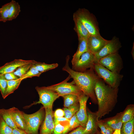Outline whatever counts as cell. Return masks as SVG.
I'll use <instances>...</instances> for the list:
<instances>
[{
    "label": "cell",
    "mask_w": 134,
    "mask_h": 134,
    "mask_svg": "<svg viewBox=\"0 0 134 134\" xmlns=\"http://www.w3.org/2000/svg\"><path fill=\"white\" fill-rule=\"evenodd\" d=\"M64 100V106L68 107L79 103L78 97L73 94H68L62 96Z\"/></svg>",
    "instance_id": "cell-24"
},
{
    "label": "cell",
    "mask_w": 134,
    "mask_h": 134,
    "mask_svg": "<svg viewBox=\"0 0 134 134\" xmlns=\"http://www.w3.org/2000/svg\"><path fill=\"white\" fill-rule=\"evenodd\" d=\"M106 129V134H113L114 131L110 127L108 126L105 123H104Z\"/></svg>",
    "instance_id": "cell-40"
},
{
    "label": "cell",
    "mask_w": 134,
    "mask_h": 134,
    "mask_svg": "<svg viewBox=\"0 0 134 134\" xmlns=\"http://www.w3.org/2000/svg\"><path fill=\"white\" fill-rule=\"evenodd\" d=\"M33 60H25L21 59H15L7 63L0 67V74L14 72L18 67L34 63Z\"/></svg>",
    "instance_id": "cell-15"
},
{
    "label": "cell",
    "mask_w": 134,
    "mask_h": 134,
    "mask_svg": "<svg viewBox=\"0 0 134 134\" xmlns=\"http://www.w3.org/2000/svg\"><path fill=\"white\" fill-rule=\"evenodd\" d=\"M3 75L5 79L7 80H15L19 78L14 75L13 72L6 73Z\"/></svg>",
    "instance_id": "cell-34"
},
{
    "label": "cell",
    "mask_w": 134,
    "mask_h": 134,
    "mask_svg": "<svg viewBox=\"0 0 134 134\" xmlns=\"http://www.w3.org/2000/svg\"><path fill=\"white\" fill-rule=\"evenodd\" d=\"M84 128L80 126L68 134H84Z\"/></svg>",
    "instance_id": "cell-35"
},
{
    "label": "cell",
    "mask_w": 134,
    "mask_h": 134,
    "mask_svg": "<svg viewBox=\"0 0 134 134\" xmlns=\"http://www.w3.org/2000/svg\"></svg>",
    "instance_id": "cell-45"
},
{
    "label": "cell",
    "mask_w": 134,
    "mask_h": 134,
    "mask_svg": "<svg viewBox=\"0 0 134 134\" xmlns=\"http://www.w3.org/2000/svg\"><path fill=\"white\" fill-rule=\"evenodd\" d=\"M13 129L0 116V134H12Z\"/></svg>",
    "instance_id": "cell-32"
},
{
    "label": "cell",
    "mask_w": 134,
    "mask_h": 134,
    "mask_svg": "<svg viewBox=\"0 0 134 134\" xmlns=\"http://www.w3.org/2000/svg\"><path fill=\"white\" fill-rule=\"evenodd\" d=\"M118 90V88H112L101 78H98L95 90L98 105L96 113L98 118L108 114L113 109L117 102Z\"/></svg>",
    "instance_id": "cell-2"
},
{
    "label": "cell",
    "mask_w": 134,
    "mask_h": 134,
    "mask_svg": "<svg viewBox=\"0 0 134 134\" xmlns=\"http://www.w3.org/2000/svg\"><path fill=\"white\" fill-rule=\"evenodd\" d=\"M121 47L118 38L113 37L99 51L94 54L95 63H98L101 58L118 52Z\"/></svg>",
    "instance_id": "cell-11"
},
{
    "label": "cell",
    "mask_w": 134,
    "mask_h": 134,
    "mask_svg": "<svg viewBox=\"0 0 134 134\" xmlns=\"http://www.w3.org/2000/svg\"><path fill=\"white\" fill-rule=\"evenodd\" d=\"M97 125L100 130V133L101 134H106L105 128L104 123L98 121Z\"/></svg>",
    "instance_id": "cell-37"
},
{
    "label": "cell",
    "mask_w": 134,
    "mask_h": 134,
    "mask_svg": "<svg viewBox=\"0 0 134 134\" xmlns=\"http://www.w3.org/2000/svg\"><path fill=\"white\" fill-rule=\"evenodd\" d=\"M80 126L79 122L76 117V114H75L70 119L68 126L67 129L62 134H66L69 131Z\"/></svg>",
    "instance_id": "cell-30"
},
{
    "label": "cell",
    "mask_w": 134,
    "mask_h": 134,
    "mask_svg": "<svg viewBox=\"0 0 134 134\" xmlns=\"http://www.w3.org/2000/svg\"><path fill=\"white\" fill-rule=\"evenodd\" d=\"M22 80L19 78L15 80H7V88L3 99H5L9 95L13 93L18 88Z\"/></svg>",
    "instance_id": "cell-21"
},
{
    "label": "cell",
    "mask_w": 134,
    "mask_h": 134,
    "mask_svg": "<svg viewBox=\"0 0 134 134\" xmlns=\"http://www.w3.org/2000/svg\"><path fill=\"white\" fill-rule=\"evenodd\" d=\"M131 54L132 55V56L133 57V59H134V45H133V47L132 51L131 52Z\"/></svg>",
    "instance_id": "cell-42"
},
{
    "label": "cell",
    "mask_w": 134,
    "mask_h": 134,
    "mask_svg": "<svg viewBox=\"0 0 134 134\" xmlns=\"http://www.w3.org/2000/svg\"><path fill=\"white\" fill-rule=\"evenodd\" d=\"M34 65L35 68L42 73L55 68L58 66V64L57 63L48 64L36 61Z\"/></svg>",
    "instance_id": "cell-22"
},
{
    "label": "cell",
    "mask_w": 134,
    "mask_h": 134,
    "mask_svg": "<svg viewBox=\"0 0 134 134\" xmlns=\"http://www.w3.org/2000/svg\"><path fill=\"white\" fill-rule=\"evenodd\" d=\"M54 117L57 118L63 117L64 116V113L63 110L61 109H56L54 114Z\"/></svg>",
    "instance_id": "cell-36"
},
{
    "label": "cell",
    "mask_w": 134,
    "mask_h": 134,
    "mask_svg": "<svg viewBox=\"0 0 134 134\" xmlns=\"http://www.w3.org/2000/svg\"><path fill=\"white\" fill-rule=\"evenodd\" d=\"M78 40V47L76 52L73 56L71 61L72 65L76 63L83 53L88 50L87 39H81Z\"/></svg>",
    "instance_id": "cell-19"
},
{
    "label": "cell",
    "mask_w": 134,
    "mask_h": 134,
    "mask_svg": "<svg viewBox=\"0 0 134 134\" xmlns=\"http://www.w3.org/2000/svg\"><path fill=\"white\" fill-rule=\"evenodd\" d=\"M134 108L133 105H130L122 113V121L123 123L130 121L134 119Z\"/></svg>",
    "instance_id": "cell-25"
},
{
    "label": "cell",
    "mask_w": 134,
    "mask_h": 134,
    "mask_svg": "<svg viewBox=\"0 0 134 134\" xmlns=\"http://www.w3.org/2000/svg\"><path fill=\"white\" fill-rule=\"evenodd\" d=\"M44 110L43 107L36 112L31 114L22 111L26 123V132L28 134H38L39 128L44 117Z\"/></svg>",
    "instance_id": "cell-6"
},
{
    "label": "cell",
    "mask_w": 134,
    "mask_h": 134,
    "mask_svg": "<svg viewBox=\"0 0 134 134\" xmlns=\"http://www.w3.org/2000/svg\"><path fill=\"white\" fill-rule=\"evenodd\" d=\"M113 134H121L120 130L116 129L113 133Z\"/></svg>",
    "instance_id": "cell-41"
},
{
    "label": "cell",
    "mask_w": 134,
    "mask_h": 134,
    "mask_svg": "<svg viewBox=\"0 0 134 134\" xmlns=\"http://www.w3.org/2000/svg\"><path fill=\"white\" fill-rule=\"evenodd\" d=\"M34 64L27 73L20 78L22 80L28 78H32L35 76L39 77L42 73L35 68L34 65Z\"/></svg>",
    "instance_id": "cell-31"
},
{
    "label": "cell",
    "mask_w": 134,
    "mask_h": 134,
    "mask_svg": "<svg viewBox=\"0 0 134 134\" xmlns=\"http://www.w3.org/2000/svg\"><path fill=\"white\" fill-rule=\"evenodd\" d=\"M73 14L81 21L91 35L100 34L97 20L88 10L85 8H79Z\"/></svg>",
    "instance_id": "cell-3"
},
{
    "label": "cell",
    "mask_w": 134,
    "mask_h": 134,
    "mask_svg": "<svg viewBox=\"0 0 134 134\" xmlns=\"http://www.w3.org/2000/svg\"><path fill=\"white\" fill-rule=\"evenodd\" d=\"M99 64L115 73L120 74L123 67L122 58L117 52L100 59Z\"/></svg>",
    "instance_id": "cell-7"
},
{
    "label": "cell",
    "mask_w": 134,
    "mask_h": 134,
    "mask_svg": "<svg viewBox=\"0 0 134 134\" xmlns=\"http://www.w3.org/2000/svg\"><path fill=\"white\" fill-rule=\"evenodd\" d=\"M94 134H101V133L98 131Z\"/></svg>",
    "instance_id": "cell-43"
},
{
    "label": "cell",
    "mask_w": 134,
    "mask_h": 134,
    "mask_svg": "<svg viewBox=\"0 0 134 134\" xmlns=\"http://www.w3.org/2000/svg\"><path fill=\"white\" fill-rule=\"evenodd\" d=\"M34 63L26 64L18 67L14 72V75L21 78L29 70Z\"/></svg>",
    "instance_id": "cell-28"
},
{
    "label": "cell",
    "mask_w": 134,
    "mask_h": 134,
    "mask_svg": "<svg viewBox=\"0 0 134 134\" xmlns=\"http://www.w3.org/2000/svg\"><path fill=\"white\" fill-rule=\"evenodd\" d=\"M44 109L45 118L41 127L40 134H52L55 126L52 107L45 108Z\"/></svg>",
    "instance_id": "cell-14"
},
{
    "label": "cell",
    "mask_w": 134,
    "mask_h": 134,
    "mask_svg": "<svg viewBox=\"0 0 134 134\" xmlns=\"http://www.w3.org/2000/svg\"><path fill=\"white\" fill-rule=\"evenodd\" d=\"M79 108V103L68 107H64L63 110L64 117L70 120L78 111Z\"/></svg>",
    "instance_id": "cell-27"
},
{
    "label": "cell",
    "mask_w": 134,
    "mask_h": 134,
    "mask_svg": "<svg viewBox=\"0 0 134 134\" xmlns=\"http://www.w3.org/2000/svg\"><path fill=\"white\" fill-rule=\"evenodd\" d=\"M89 98L84 94L78 97L79 108L78 111L76 113L80 126L84 128L88 118L86 104Z\"/></svg>",
    "instance_id": "cell-13"
},
{
    "label": "cell",
    "mask_w": 134,
    "mask_h": 134,
    "mask_svg": "<svg viewBox=\"0 0 134 134\" xmlns=\"http://www.w3.org/2000/svg\"><path fill=\"white\" fill-rule=\"evenodd\" d=\"M12 107L9 109H0V116L6 123L12 129L17 128L13 120L12 113Z\"/></svg>",
    "instance_id": "cell-20"
},
{
    "label": "cell",
    "mask_w": 134,
    "mask_h": 134,
    "mask_svg": "<svg viewBox=\"0 0 134 134\" xmlns=\"http://www.w3.org/2000/svg\"><path fill=\"white\" fill-rule=\"evenodd\" d=\"M54 121L55 125L61 122L69 121V120L63 117L57 118H54Z\"/></svg>",
    "instance_id": "cell-38"
},
{
    "label": "cell",
    "mask_w": 134,
    "mask_h": 134,
    "mask_svg": "<svg viewBox=\"0 0 134 134\" xmlns=\"http://www.w3.org/2000/svg\"><path fill=\"white\" fill-rule=\"evenodd\" d=\"M120 131L121 134H134V119L123 123Z\"/></svg>",
    "instance_id": "cell-26"
},
{
    "label": "cell",
    "mask_w": 134,
    "mask_h": 134,
    "mask_svg": "<svg viewBox=\"0 0 134 134\" xmlns=\"http://www.w3.org/2000/svg\"><path fill=\"white\" fill-rule=\"evenodd\" d=\"M35 89L39 97V100L33 104H41L44 108L52 107L54 102L59 97L58 94L47 87L36 86Z\"/></svg>",
    "instance_id": "cell-8"
},
{
    "label": "cell",
    "mask_w": 134,
    "mask_h": 134,
    "mask_svg": "<svg viewBox=\"0 0 134 134\" xmlns=\"http://www.w3.org/2000/svg\"><path fill=\"white\" fill-rule=\"evenodd\" d=\"M69 121L61 122L55 125L53 134H62L68 128Z\"/></svg>",
    "instance_id": "cell-29"
},
{
    "label": "cell",
    "mask_w": 134,
    "mask_h": 134,
    "mask_svg": "<svg viewBox=\"0 0 134 134\" xmlns=\"http://www.w3.org/2000/svg\"><path fill=\"white\" fill-rule=\"evenodd\" d=\"M12 134H28L25 131L18 128L13 129Z\"/></svg>",
    "instance_id": "cell-39"
},
{
    "label": "cell",
    "mask_w": 134,
    "mask_h": 134,
    "mask_svg": "<svg viewBox=\"0 0 134 134\" xmlns=\"http://www.w3.org/2000/svg\"><path fill=\"white\" fill-rule=\"evenodd\" d=\"M98 76L106 84L114 88H118L123 76L113 72L98 63H95L93 67Z\"/></svg>",
    "instance_id": "cell-4"
},
{
    "label": "cell",
    "mask_w": 134,
    "mask_h": 134,
    "mask_svg": "<svg viewBox=\"0 0 134 134\" xmlns=\"http://www.w3.org/2000/svg\"><path fill=\"white\" fill-rule=\"evenodd\" d=\"M95 64L94 55L88 50L83 53L74 65L72 69L80 72H84L89 68H93Z\"/></svg>",
    "instance_id": "cell-10"
},
{
    "label": "cell",
    "mask_w": 134,
    "mask_h": 134,
    "mask_svg": "<svg viewBox=\"0 0 134 134\" xmlns=\"http://www.w3.org/2000/svg\"><path fill=\"white\" fill-rule=\"evenodd\" d=\"M0 19H1V14H0Z\"/></svg>",
    "instance_id": "cell-44"
},
{
    "label": "cell",
    "mask_w": 134,
    "mask_h": 134,
    "mask_svg": "<svg viewBox=\"0 0 134 134\" xmlns=\"http://www.w3.org/2000/svg\"><path fill=\"white\" fill-rule=\"evenodd\" d=\"M73 19L74 23V29L77 34L78 39H87L90 35L87 29L81 21L73 14Z\"/></svg>",
    "instance_id": "cell-17"
},
{
    "label": "cell",
    "mask_w": 134,
    "mask_h": 134,
    "mask_svg": "<svg viewBox=\"0 0 134 134\" xmlns=\"http://www.w3.org/2000/svg\"><path fill=\"white\" fill-rule=\"evenodd\" d=\"M100 34L90 35L87 39L88 50L94 55L99 51L109 42Z\"/></svg>",
    "instance_id": "cell-12"
},
{
    "label": "cell",
    "mask_w": 134,
    "mask_h": 134,
    "mask_svg": "<svg viewBox=\"0 0 134 134\" xmlns=\"http://www.w3.org/2000/svg\"><path fill=\"white\" fill-rule=\"evenodd\" d=\"M12 113L14 122L18 128L26 131V123L22 111L14 107H12Z\"/></svg>",
    "instance_id": "cell-18"
},
{
    "label": "cell",
    "mask_w": 134,
    "mask_h": 134,
    "mask_svg": "<svg viewBox=\"0 0 134 134\" xmlns=\"http://www.w3.org/2000/svg\"><path fill=\"white\" fill-rule=\"evenodd\" d=\"M71 78L69 75L65 80L62 82L47 87L57 93L60 97L68 94H73L79 97L83 93L76 85L73 80L70 82H67Z\"/></svg>",
    "instance_id": "cell-5"
},
{
    "label": "cell",
    "mask_w": 134,
    "mask_h": 134,
    "mask_svg": "<svg viewBox=\"0 0 134 134\" xmlns=\"http://www.w3.org/2000/svg\"><path fill=\"white\" fill-rule=\"evenodd\" d=\"M21 11L18 3L12 0L3 5L0 8V21L4 22L16 19Z\"/></svg>",
    "instance_id": "cell-9"
},
{
    "label": "cell",
    "mask_w": 134,
    "mask_h": 134,
    "mask_svg": "<svg viewBox=\"0 0 134 134\" xmlns=\"http://www.w3.org/2000/svg\"><path fill=\"white\" fill-rule=\"evenodd\" d=\"M87 113L88 118L84 134H94L98 131L97 123L99 118L96 113L87 110Z\"/></svg>",
    "instance_id": "cell-16"
},
{
    "label": "cell",
    "mask_w": 134,
    "mask_h": 134,
    "mask_svg": "<svg viewBox=\"0 0 134 134\" xmlns=\"http://www.w3.org/2000/svg\"><path fill=\"white\" fill-rule=\"evenodd\" d=\"M122 113H121L119 116L107 121L105 123L114 131L116 129L120 130L123 124L121 118Z\"/></svg>",
    "instance_id": "cell-23"
},
{
    "label": "cell",
    "mask_w": 134,
    "mask_h": 134,
    "mask_svg": "<svg viewBox=\"0 0 134 134\" xmlns=\"http://www.w3.org/2000/svg\"><path fill=\"white\" fill-rule=\"evenodd\" d=\"M70 56L66 58L65 65L62 68L63 71L67 72L73 79L76 85L85 95L90 98L94 103L97 102L95 88L97 81L99 77L95 73L93 68L84 72L75 71L69 65Z\"/></svg>",
    "instance_id": "cell-1"
},
{
    "label": "cell",
    "mask_w": 134,
    "mask_h": 134,
    "mask_svg": "<svg viewBox=\"0 0 134 134\" xmlns=\"http://www.w3.org/2000/svg\"><path fill=\"white\" fill-rule=\"evenodd\" d=\"M7 80L3 75L0 74V91L3 98H4L7 89Z\"/></svg>",
    "instance_id": "cell-33"
}]
</instances>
